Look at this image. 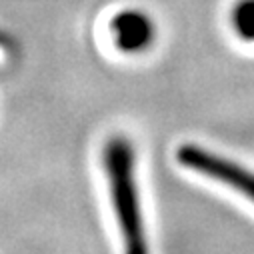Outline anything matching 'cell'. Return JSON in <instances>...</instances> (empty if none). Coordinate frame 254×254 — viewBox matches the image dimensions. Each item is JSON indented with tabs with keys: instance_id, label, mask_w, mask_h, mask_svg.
Here are the masks:
<instances>
[{
	"instance_id": "2",
	"label": "cell",
	"mask_w": 254,
	"mask_h": 254,
	"mask_svg": "<svg viewBox=\"0 0 254 254\" xmlns=\"http://www.w3.org/2000/svg\"><path fill=\"white\" fill-rule=\"evenodd\" d=\"M176 160L184 168L226 184L250 202H254V172L244 168L242 164H236L226 156H220L196 144H182L176 150Z\"/></svg>"
},
{
	"instance_id": "3",
	"label": "cell",
	"mask_w": 254,
	"mask_h": 254,
	"mask_svg": "<svg viewBox=\"0 0 254 254\" xmlns=\"http://www.w3.org/2000/svg\"><path fill=\"white\" fill-rule=\"evenodd\" d=\"M116 46L124 52H140L150 46L154 38L152 20L140 10H122L112 20Z\"/></svg>"
},
{
	"instance_id": "1",
	"label": "cell",
	"mask_w": 254,
	"mask_h": 254,
	"mask_svg": "<svg viewBox=\"0 0 254 254\" xmlns=\"http://www.w3.org/2000/svg\"><path fill=\"white\" fill-rule=\"evenodd\" d=\"M102 164L124 254H150L136 184V152L132 142L124 136L108 138L102 150Z\"/></svg>"
},
{
	"instance_id": "4",
	"label": "cell",
	"mask_w": 254,
	"mask_h": 254,
	"mask_svg": "<svg viewBox=\"0 0 254 254\" xmlns=\"http://www.w3.org/2000/svg\"><path fill=\"white\" fill-rule=\"evenodd\" d=\"M232 28L234 32L248 42H254V0H240L232 8Z\"/></svg>"
}]
</instances>
